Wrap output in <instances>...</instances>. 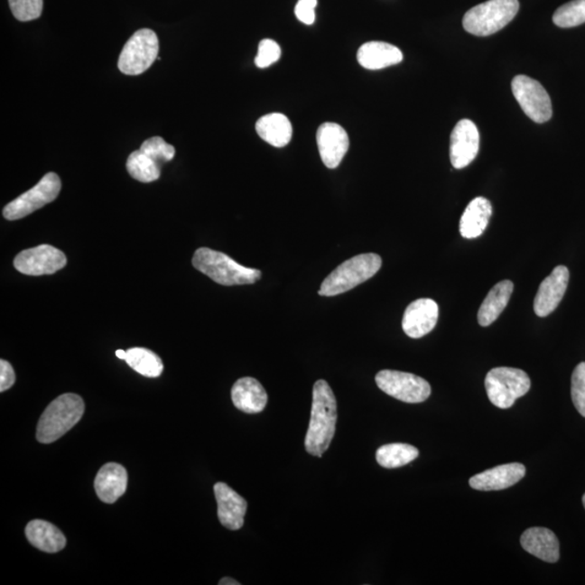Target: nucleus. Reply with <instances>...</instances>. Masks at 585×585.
<instances>
[{
  "label": "nucleus",
  "mask_w": 585,
  "mask_h": 585,
  "mask_svg": "<svg viewBox=\"0 0 585 585\" xmlns=\"http://www.w3.org/2000/svg\"><path fill=\"white\" fill-rule=\"evenodd\" d=\"M336 421L338 404L333 390L328 382L319 379L312 390L311 417L305 439L309 454L321 458L327 451L335 435Z\"/></svg>",
  "instance_id": "1"
},
{
  "label": "nucleus",
  "mask_w": 585,
  "mask_h": 585,
  "mask_svg": "<svg viewBox=\"0 0 585 585\" xmlns=\"http://www.w3.org/2000/svg\"><path fill=\"white\" fill-rule=\"evenodd\" d=\"M192 264L216 283L225 286L253 284L262 278V271L244 267L228 255L208 247L197 249Z\"/></svg>",
  "instance_id": "2"
},
{
  "label": "nucleus",
  "mask_w": 585,
  "mask_h": 585,
  "mask_svg": "<svg viewBox=\"0 0 585 585\" xmlns=\"http://www.w3.org/2000/svg\"><path fill=\"white\" fill-rule=\"evenodd\" d=\"M85 412L84 400L75 394L54 399L41 416L36 438L41 443H52L78 424Z\"/></svg>",
  "instance_id": "3"
},
{
  "label": "nucleus",
  "mask_w": 585,
  "mask_h": 585,
  "mask_svg": "<svg viewBox=\"0 0 585 585\" xmlns=\"http://www.w3.org/2000/svg\"><path fill=\"white\" fill-rule=\"evenodd\" d=\"M381 267L382 258L377 254L357 255L339 265L325 278L319 295L330 297L343 294L373 278Z\"/></svg>",
  "instance_id": "4"
},
{
  "label": "nucleus",
  "mask_w": 585,
  "mask_h": 585,
  "mask_svg": "<svg viewBox=\"0 0 585 585\" xmlns=\"http://www.w3.org/2000/svg\"><path fill=\"white\" fill-rule=\"evenodd\" d=\"M519 10L518 0H489L465 14V31L476 36H489L506 27Z\"/></svg>",
  "instance_id": "5"
},
{
  "label": "nucleus",
  "mask_w": 585,
  "mask_h": 585,
  "mask_svg": "<svg viewBox=\"0 0 585 585\" xmlns=\"http://www.w3.org/2000/svg\"><path fill=\"white\" fill-rule=\"evenodd\" d=\"M485 386L493 405L508 409L518 398L529 392L531 382L527 373L519 368L496 367L487 374Z\"/></svg>",
  "instance_id": "6"
},
{
  "label": "nucleus",
  "mask_w": 585,
  "mask_h": 585,
  "mask_svg": "<svg viewBox=\"0 0 585 585\" xmlns=\"http://www.w3.org/2000/svg\"><path fill=\"white\" fill-rule=\"evenodd\" d=\"M160 43L155 32L139 30L129 38L118 59V69L126 75H140L149 70L159 56Z\"/></svg>",
  "instance_id": "7"
},
{
  "label": "nucleus",
  "mask_w": 585,
  "mask_h": 585,
  "mask_svg": "<svg viewBox=\"0 0 585 585\" xmlns=\"http://www.w3.org/2000/svg\"><path fill=\"white\" fill-rule=\"evenodd\" d=\"M61 191V181L56 172H48L29 191L5 206L3 214L7 220H18L53 202Z\"/></svg>",
  "instance_id": "8"
},
{
  "label": "nucleus",
  "mask_w": 585,
  "mask_h": 585,
  "mask_svg": "<svg viewBox=\"0 0 585 585\" xmlns=\"http://www.w3.org/2000/svg\"><path fill=\"white\" fill-rule=\"evenodd\" d=\"M376 382L385 394L406 404L424 403L432 394L430 383L412 373L383 370L376 374Z\"/></svg>",
  "instance_id": "9"
},
{
  "label": "nucleus",
  "mask_w": 585,
  "mask_h": 585,
  "mask_svg": "<svg viewBox=\"0 0 585 585\" xmlns=\"http://www.w3.org/2000/svg\"><path fill=\"white\" fill-rule=\"evenodd\" d=\"M512 90L525 116L538 124L550 121L552 116L551 98L538 80L518 75L512 81Z\"/></svg>",
  "instance_id": "10"
},
{
  "label": "nucleus",
  "mask_w": 585,
  "mask_h": 585,
  "mask_svg": "<svg viewBox=\"0 0 585 585\" xmlns=\"http://www.w3.org/2000/svg\"><path fill=\"white\" fill-rule=\"evenodd\" d=\"M67 263V256L60 249L42 244L16 255L14 265L19 273L37 276L56 274Z\"/></svg>",
  "instance_id": "11"
},
{
  "label": "nucleus",
  "mask_w": 585,
  "mask_h": 585,
  "mask_svg": "<svg viewBox=\"0 0 585 585\" xmlns=\"http://www.w3.org/2000/svg\"><path fill=\"white\" fill-rule=\"evenodd\" d=\"M479 133L469 119H462L453 129L450 140V160L457 170L469 166L479 151Z\"/></svg>",
  "instance_id": "12"
},
{
  "label": "nucleus",
  "mask_w": 585,
  "mask_h": 585,
  "mask_svg": "<svg viewBox=\"0 0 585 585\" xmlns=\"http://www.w3.org/2000/svg\"><path fill=\"white\" fill-rule=\"evenodd\" d=\"M317 144L323 164L330 170L339 166L349 149L348 135L335 123H324L319 127Z\"/></svg>",
  "instance_id": "13"
},
{
  "label": "nucleus",
  "mask_w": 585,
  "mask_h": 585,
  "mask_svg": "<svg viewBox=\"0 0 585 585\" xmlns=\"http://www.w3.org/2000/svg\"><path fill=\"white\" fill-rule=\"evenodd\" d=\"M569 282V270L565 265H558L547 278L542 282L534 298L536 316L544 318L555 311L565 295Z\"/></svg>",
  "instance_id": "14"
},
{
  "label": "nucleus",
  "mask_w": 585,
  "mask_h": 585,
  "mask_svg": "<svg viewBox=\"0 0 585 585\" xmlns=\"http://www.w3.org/2000/svg\"><path fill=\"white\" fill-rule=\"evenodd\" d=\"M438 316L439 308L435 301L430 300V298H421V300L411 302L404 314L403 329L404 333L411 339L422 338L436 327Z\"/></svg>",
  "instance_id": "15"
},
{
  "label": "nucleus",
  "mask_w": 585,
  "mask_h": 585,
  "mask_svg": "<svg viewBox=\"0 0 585 585\" xmlns=\"http://www.w3.org/2000/svg\"><path fill=\"white\" fill-rule=\"evenodd\" d=\"M219 522L230 530L243 527L244 517L247 511V502L238 493L224 482H217L214 487Z\"/></svg>",
  "instance_id": "16"
},
{
  "label": "nucleus",
  "mask_w": 585,
  "mask_h": 585,
  "mask_svg": "<svg viewBox=\"0 0 585 585\" xmlns=\"http://www.w3.org/2000/svg\"><path fill=\"white\" fill-rule=\"evenodd\" d=\"M525 475V468L520 463H509L482 471L469 479V486L480 491H497L516 485Z\"/></svg>",
  "instance_id": "17"
},
{
  "label": "nucleus",
  "mask_w": 585,
  "mask_h": 585,
  "mask_svg": "<svg viewBox=\"0 0 585 585\" xmlns=\"http://www.w3.org/2000/svg\"><path fill=\"white\" fill-rule=\"evenodd\" d=\"M128 475L124 466L107 463L96 476L95 490L102 502L116 503L127 490Z\"/></svg>",
  "instance_id": "18"
},
{
  "label": "nucleus",
  "mask_w": 585,
  "mask_h": 585,
  "mask_svg": "<svg viewBox=\"0 0 585 585\" xmlns=\"http://www.w3.org/2000/svg\"><path fill=\"white\" fill-rule=\"evenodd\" d=\"M231 398L236 408L247 414L259 413L268 403V395L263 385L253 377L237 379L233 385Z\"/></svg>",
  "instance_id": "19"
},
{
  "label": "nucleus",
  "mask_w": 585,
  "mask_h": 585,
  "mask_svg": "<svg viewBox=\"0 0 585 585\" xmlns=\"http://www.w3.org/2000/svg\"><path fill=\"white\" fill-rule=\"evenodd\" d=\"M523 549L546 562L560 560V541L552 531L534 527L525 531L520 538Z\"/></svg>",
  "instance_id": "20"
},
{
  "label": "nucleus",
  "mask_w": 585,
  "mask_h": 585,
  "mask_svg": "<svg viewBox=\"0 0 585 585\" xmlns=\"http://www.w3.org/2000/svg\"><path fill=\"white\" fill-rule=\"evenodd\" d=\"M358 62L367 70H381L403 61L404 54L400 49L388 42H366L358 51Z\"/></svg>",
  "instance_id": "21"
},
{
  "label": "nucleus",
  "mask_w": 585,
  "mask_h": 585,
  "mask_svg": "<svg viewBox=\"0 0 585 585\" xmlns=\"http://www.w3.org/2000/svg\"><path fill=\"white\" fill-rule=\"evenodd\" d=\"M25 535L36 549L46 552H58L67 545V539L61 530L45 520L35 519L27 524Z\"/></svg>",
  "instance_id": "22"
},
{
  "label": "nucleus",
  "mask_w": 585,
  "mask_h": 585,
  "mask_svg": "<svg viewBox=\"0 0 585 585\" xmlns=\"http://www.w3.org/2000/svg\"><path fill=\"white\" fill-rule=\"evenodd\" d=\"M492 215L490 200L476 198L468 205L460 221V232L465 238L478 237L484 233Z\"/></svg>",
  "instance_id": "23"
},
{
  "label": "nucleus",
  "mask_w": 585,
  "mask_h": 585,
  "mask_svg": "<svg viewBox=\"0 0 585 585\" xmlns=\"http://www.w3.org/2000/svg\"><path fill=\"white\" fill-rule=\"evenodd\" d=\"M256 132L265 143L275 148H283L292 140V126L283 114L271 113L258 119Z\"/></svg>",
  "instance_id": "24"
},
{
  "label": "nucleus",
  "mask_w": 585,
  "mask_h": 585,
  "mask_svg": "<svg viewBox=\"0 0 585 585\" xmlns=\"http://www.w3.org/2000/svg\"><path fill=\"white\" fill-rule=\"evenodd\" d=\"M513 290V282L508 280L502 281L492 287L479 308L478 322L481 327H489L500 317L511 300Z\"/></svg>",
  "instance_id": "25"
},
{
  "label": "nucleus",
  "mask_w": 585,
  "mask_h": 585,
  "mask_svg": "<svg viewBox=\"0 0 585 585\" xmlns=\"http://www.w3.org/2000/svg\"><path fill=\"white\" fill-rule=\"evenodd\" d=\"M419 457V450L411 444H384L376 451V460L384 469H398Z\"/></svg>",
  "instance_id": "26"
},
{
  "label": "nucleus",
  "mask_w": 585,
  "mask_h": 585,
  "mask_svg": "<svg viewBox=\"0 0 585 585\" xmlns=\"http://www.w3.org/2000/svg\"><path fill=\"white\" fill-rule=\"evenodd\" d=\"M127 365L135 372L145 377H159L164 370L162 361L153 351L143 348V347H135L126 351Z\"/></svg>",
  "instance_id": "27"
},
{
  "label": "nucleus",
  "mask_w": 585,
  "mask_h": 585,
  "mask_svg": "<svg viewBox=\"0 0 585 585\" xmlns=\"http://www.w3.org/2000/svg\"><path fill=\"white\" fill-rule=\"evenodd\" d=\"M129 175L135 181L149 183L161 177V165L143 151H134L126 162Z\"/></svg>",
  "instance_id": "28"
},
{
  "label": "nucleus",
  "mask_w": 585,
  "mask_h": 585,
  "mask_svg": "<svg viewBox=\"0 0 585 585\" xmlns=\"http://www.w3.org/2000/svg\"><path fill=\"white\" fill-rule=\"evenodd\" d=\"M552 21L558 27L569 29L585 23V0H572L555 11Z\"/></svg>",
  "instance_id": "29"
},
{
  "label": "nucleus",
  "mask_w": 585,
  "mask_h": 585,
  "mask_svg": "<svg viewBox=\"0 0 585 585\" xmlns=\"http://www.w3.org/2000/svg\"><path fill=\"white\" fill-rule=\"evenodd\" d=\"M140 151L149 155L151 159H153L161 166L164 162L172 161L176 154L175 148L172 144L165 143V140L161 137H152L145 140L141 144Z\"/></svg>",
  "instance_id": "30"
},
{
  "label": "nucleus",
  "mask_w": 585,
  "mask_h": 585,
  "mask_svg": "<svg viewBox=\"0 0 585 585\" xmlns=\"http://www.w3.org/2000/svg\"><path fill=\"white\" fill-rule=\"evenodd\" d=\"M9 5L14 18L22 22L36 20L42 13V0H9Z\"/></svg>",
  "instance_id": "31"
},
{
  "label": "nucleus",
  "mask_w": 585,
  "mask_h": 585,
  "mask_svg": "<svg viewBox=\"0 0 585 585\" xmlns=\"http://www.w3.org/2000/svg\"><path fill=\"white\" fill-rule=\"evenodd\" d=\"M571 398L579 413L585 417V362L579 363L572 373Z\"/></svg>",
  "instance_id": "32"
},
{
  "label": "nucleus",
  "mask_w": 585,
  "mask_h": 585,
  "mask_svg": "<svg viewBox=\"0 0 585 585\" xmlns=\"http://www.w3.org/2000/svg\"><path fill=\"white\" fill-rule=\"evenodd\" d=\"M281 57V48L273 40H263L259 42L258 53L255 64L259 69H265L275 63Z\"/></svg>",
  "instance_id": "33"
},
{
  "label": "nucleus",
  "mask_w": 585,
  "mask_h": 585,
  "mask_svg": "<svg viewBox=\"0 0 585 585\" xmlns=\"http://www.w3.org/2000/svg\"><path fill=\"white\" fill-rule=\"evenodd\" d=\"M318 0H298L295 7L296 18L303 24L311 25L316 20Z\"/></svg>",
  "instance_id": "34"
},
{
  "label": "nucleus",
  "mask_w": 585,
  "mask_h": 585,
  "mask_svg": "<svg viewBox=\"0 0 585 585\" xmlns=\"http://www.w3.org/2000/svg\"><path fill=\"white\" fill-rule=\"evenodd\" d=\"M15 383L14 367L5 360H0V392L13 387Z\"/></svg>",
  "instance_id": "35"
},
{
  "label": "nucleus",
  "mask_w": 585,
  "mask_h": 585,
  "mask_svg": "<svg viewBox=\"0 0 585 585\" xmlns=\"http://www.w3.org/2000/svg\"><path fill=\"white\" fill-rule=\"evenodd\" d=\"M240 582L236 581L235 579L231 578H222L219 581V585H240Z\"/></svg>",
  "instance_id": "36"
},
{
  "label": "nucleus",
  "mask_w": 585,
  "mask_h": 585,
  "mask_svg": "<svg viewBox=\"0 0 585 585\" xmlns=\"http://www.w3.org/2000/svg\"><path fill=\"white\" fill-rule=\"evenodd\" d=\"M116 355L118 358V359L126 360V356H127L126 351L118 349L116 350Z\"/></svg>",
  "instance_id": "37"
},
{
  "label": "nucleus",
  "mask_w": 585,
  "mask_h": 585,
  "mask_svg": "<svg viewBox=\"0 0 585 585\" xmlns=\"http://www.w3.org/2000/svg\"><path fill=\"white\" fill-rule=\"evenodd\" d=\"M582 502H583V506H584V508H585V495H584L583 497H582Z\"/></svg>",
  "instance_id": "38"
}]
</instances>
